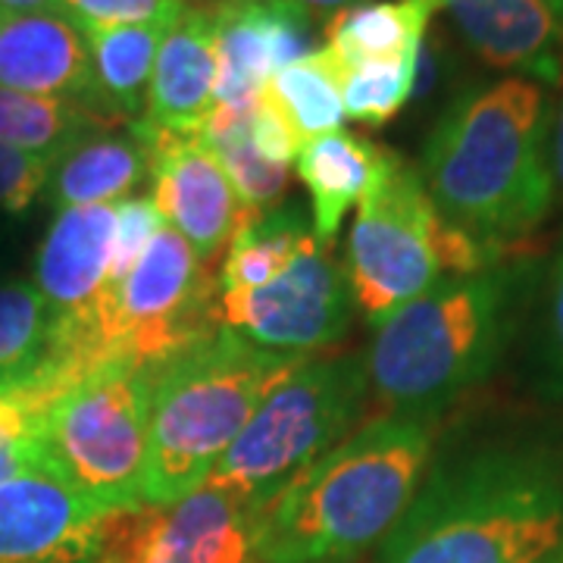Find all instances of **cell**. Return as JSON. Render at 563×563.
Returning a JSON list of instances; mask_svg holds the SVG:
<instances>
[{"mask_svg": "<svg viewBox=\"0 0 563 563\" xmlns=\"http://www.w3.org/2000/svg\"><path fill=\"white\" fill-rule=\"evenodd\" d=\"M417 76V57L373 60L347 69L344 76V117L379 129L391 122L410 103Z\"/></svg>", "mask_w": 563, "mask_h": 563, "instance_id": "28", "label": "cell"}, {"mask_svg": "<svg viewBox=\"0 0 563 563\" xmlns=\"http://www.w3.org/2000/svg\"><path fill=\"white\" fill-rule=\"evenodd\" d=\"M470 54L514 76L558 85L563 32L542 0H442Z\"/></svg>", "mask_w": 563, "mask_h": 563, "instance_id": "14", "label": "cell"}, {"mask_svg": "<svg viewBox=\"0 0 563 563\" xmlns=\"http://www.w3.org/2000/svg\"><path fill=\"white\" fill-rule=\"evenodd\" d=\"M439 0H366L325 22V44L344 69L373 60L417 57Z\"/></svg>", "mask_w": 563, "mask_h": 563, "instance_id": "22", "label": "cell"}, {"mask_svg": "<svg viewBox=\"0 0 563 563\" xmlns=\"http://www.w3.org/2000/svg\"><path fill=\"white\" fill-rule=\"evenodd\" d=\"M442 225L420 173L391 151L376 185L357 203L344 261L354 303L373 325L444 279Z\"/></svg>", "mask_w": 563, "mask_h": 563, "instance_id": "8", "label": "cell"}, {"mask_svg": "<svg viewBox=\"0 0 563 563\" xmlns=\"http://www.w3.org/2000/svg\"><path fill=\"white\" fill-rule=\"evenodd\" d=\"M95 563H263L254 510L203 485L173 504L110 514Z\"/></svg>", "mask_w": 563, "mask_h": 563, "instance_id": "11", "label": "cell"}, {"mask_svg": "<svg viewBox=\"0 0 563 563\" xmlns=\"http://www.w3.org/2000/svg\"><path fill=\"white\" fill-rule=\"evenodd\" d=\"M147 141L132 122H125V129H101L54 161L44 198L54 213L69 207L125 201L141 181H147Z\"/></svg>", "mask_w": 563, "mask_h": 563, "instance_id": "17", "label": "cell"}, {"mask_svg": "<svg viewBox=\"0 0 563 563\" xmlns=\"http://www.w3.org/2000/svg\"><path fill=\"white\" fill-rule=\"evenodd\" d=\"M213 88L217 35L210 10L185 7V13L169 25L157 51L147 103L139 122L157 132L198 135L213 110Z\"/></svg>", "mask_w": 563, "mask_h": 563, "instance_id": "16", "label": "cell"}, {"mask_svg": "<svg viewBox=\"0 0 563 563\" xmlns=\"http://www.w3.org/2000/svg\"><path fill=\"white\" fill-rule=\"evenodd\" d=\"M163 225H166V220H163V213L157 210L151 195H132V198L117 203V225H113V247H110V282L107 285H117L135 269V263L141 261V254L147 251V244L154 242V235Z\"/></svg>", "mask_w": 563, "mask_h": 563, "instance_id": "30", "label": "cell"}, {"mask_svg": "<svg viewBox=\"0 0 563 563\" xmlns=\"http://www.w3.org/2000/svg\"><path fill=\"white\" fill-rule=\"evenodd\" d=\"M69 385L54 379L0 391V485L32 473H54L47 457L44 426L54 401Z\"/></svg>", "mask_w": 563, "mask_h": 563, "instance_id": "27", "label": "cell"}, {"mask_svg": "<svg viewBox=\"0 0 563 563\" xmlns=\"http://www.w3.org/2000/svg\"><path fill=\"white\" fill-rule=\"evenodd\" d=\"M366 395L369 379L361 354L301 361L263 398L207 485L257 510L303 466L351 435Z\"/></svg>", "mask_w": 563, "mask_h": 563, "instance_id": "6", "label": "cell"}, {"mask_svg": "<svg viewBox=\"0 0 563 563\" xmlns=\"http://www.w3.org/2000/svg\"><path fill=\"white\" fill-rule=\"evenodd\" d=\"M439 3H442V0H439Z\"/></svg>", "mask_w": 563, "mask_h": 563, "instance_id": "39", "label": "cell"}, {"mask_svg": "<svg viewBox=\"0 0 563 563\" xmlns=\"http://www.w3.org/2000/svg\"><path fill=\"white\" fill-rule=\"evenodd\" d=\"M154 363L129 354L91 366L54 401L44 426L54 476L107 514L141 507Z\"/></svg>", "mask_w": 563, "mask_h": 563, "instance_id": "7", "label": "cell"}, {"mask_svg": "<svg viewBox=\"0 0 563 563\" xmlns=\"http://www.w3.org/2000/svg\"><path fill=\"white\" fill-rule=\"evenodd\" d=\"M217 35L213 107L251 110L279 73L273 54L269 0H220L210 7Z\"/></svg>", "mask_w": 563, "mask_h": 563, "instance_id": "19", "label": "cell"}, {"mask_svg": "<svg viewBox=\"0 0 563 563\" xmlns=\"http://www.w3.org/2000/svg\"><path fill=\"white\" fill-rule=\"evenodd\" d=\"M379 563H563V457L488 444L429 470Z\"/></svg>", "mask_w": 563, "mask_h": 563, "instance_id": "2", "label": "cell"}, {"mask_svg": "<svg viewBox=\"0 0 563 563\" xmlns=\"http://www.w3.org/2000/svg\"><path fill=\"white\" fill-rule=\"evenodd\" d=\"M54 161L0 144V213L22 217L47 188Z\"/></svg>", "mask_w": 563, "mask_h": 563, "instance_id": "33", "label": "cell"}, {"mask_svg": "<svg viewBox=\"0 0 563 563\" xmlns=\"http://www.w3.org/2000/svg\"><path fill=\"white\" fill-rule=\"evenodd\" d=\"M357 313L347 269L332 247L313 242L282 276L261 288L225 291L217 301V325L239 332L263 351L307 361L335 344Z\"/></svg>", "mask_w": 563, "mask_h": 563, "instance_id": "10", "label": "cell"}, {"mask_svg": "<svg viewBox=\"0 0 563 563\" xmlns=\"http://www.w3.org/2000/svg\"><path fill=\"white\" fill-rule=\"evenodd\" d=\"M298 3H301L310 16H320V20L329 22L332 16H339V13L357 7V3H366V0H298Z\"/></svg>", "mask_w": 563, "mask_h": 563, "instance_id": "37", "label": "cell"}, {"mask_svg": "<svg viewBox=\"0 0 563 563\" xmlns=\"http://www.w3.org/2000/svg\"><path fill=\"white\" fill-rule=\"evenodd\" d=\"M47 10H57V0H0V20L47 13Z\"/></svg>", "mask_w": 563, "mask_h": 563, "instance_id": "36", "label": "cell"}, {"mask_svg": "<svg viewBox=\"0 0 563 563\" xmlns=\"http://www.w3.org/2000/svg\"><path fill=\"white\" fill-rule=\"evenodd\" d=\"M548 163H551V179L554 195H563V91L558 103H551V132H548Z\"/></svg>", "mask_w": 563, "mask_h": 563, "instance_id": "35", "label": "cell"}, {"mask_svg": "<svg viewBox=\"0 0 563 563\" xmlns=\"http://www.w3.org/2000/svg\"><path fill=\"white\" fill-rule=\"evenodd\" d=\"M0 88L98 110L85 32L60 10L0 20Z\"/></svg>", "mask_w": 563, "mask_h": 563, "instance_id": "15", "label": "cell"}, {"mask_svg": "<svg viewBox=\"0 0 563 563\" xmlns=\"http://www.w3.org/2000/svg\"><path fill=\"white\" fill-rule=\"evenodd\" d=\"M317 239L313 220L295 203H279L266 213H244L222 254L220 291L261 288L282 276Z\"/></svg>", "mask_w": 563, "mask_h": 563, "instance_id": "21", "label": "cell"}, {"mask_svg": "<svg viewBox=\"0 0 563 563\" xmlns=\"http://www.w3.org/2000/svg\"><path fill=\"white\" fill-rule=\"evenodd\" d=\"M213 273L176 229L163 225L135 269L107 285L95 313L103 357L163 363L217 332Z\"/></svg>", "mask_w": 563, "mask_h": 563, "instance_id": "9", "label": "cell"}, {"mask_svg": "<svg viewBox=\"0 0 563 563\" xmlns=\"http://www.w3.org/2000/svg\"><path fill=\"white\" fill-rule=\"evenodd\" d=\"M110 514L54 473L0 485V563H95Z\"/></svg>", "mask_w": 563, "mask_h": 563, "instance_id": "13", "label": "cell"}, {"mask_svg": "<svg viewBox=\"0 0 563 563\" xmlns=\"http://www.w3.org/2000/svg\"><path fill=\"white\" fill-rule=\"evenodd\" d=\"M54 351V313L32 282H0V391L38 379Z\"/></svg>", "mask_w": 563, "mask_h": 563, "instance_id": "26", "label": "cell"}, {"mask_svg": "<svg viewBox=\"0 0 563 563\" xmlns=\"http://www.w3.org/2000/svg\"><path fill=\"white\" fill-rule=\"evenodd\" d=\"M542 3L551 10V16H554V22L561 25L563 32V0H542Z\"/></svg>", "mask_w": 563, "mask_h": 563, "instance_id": "38", "label": "cell"}, {"mask_svg": "<svg viewBox=\"0 0 563 563\" xmlns=\"http://www.w3.org/2000/svg\"><path fill=\"white\" fill-rule=\"evenodd\" d=\"M344 76H347L344 63L325 44L317 47L310 57L279 69L269 81L273 98L279 101L303 144L329 132H339L347 120L342 98Z\"/></svg>", "mask_w": 563, "mask_h": 563, "instance_id": "25", "label": "cell"}, {"mask_svg": "<svg viewBox=\"0 0 563 563\" xmlns=\"http://www.w3.org/2000/svg\"><path fill=\"white\" fill-rule=\"evenodd\" d=\"M132 125L147 141V181L157 210L166 225L176 229L210 266L225 254L239 222L247 213L225 169L198 135L157 132L139 120Z\"/></svg>", "mask_w": 563, "mask_h": 563, "instance_id": "12", "label": "cell"}, {"mask_svg": "<svg viewBox=\"0 0 563 563\" xmlns=\"http://www.w3.org/2000/svg\"><path fill=\"white\" fill-rule=\"evenodd\" d=\"M523 285V266L504 263L444 276L379 322L363 363L383 413L439 420L448 404L488 379L510 339Z\"/></svg>", "mask_w": 563, "mask_h": 563, "instance_id": "4", "label": "cell"}, {"mask_svg": "<svg viewBox=\"0 0 563 563\" xmlns=\"http://www.w3.org/2000/svg\"><path fill=\"white\" fill-rule=\"evenodd\" d=\"M461 79V60L457 51L451 47V41L444 32H435L432 25L422 35L420 51H417V76H413V91L410 103L417 110H429L435 103L444 107L451 103L448 91L454 88V81ZM442 107V110H444Z\"/></svg>", "mask_w": 563, "mask_h": 563, "instance_id": "32", "label": "cell"}, {"mask_svg": "<svg viewBox=\"0 0 563 563\" xmlns=\"http://www.w3.org/2000/svg\"><path fill=\"white\" fill-rule=\"evenodd\" d=\"M169 25L173 22L85 29L91 69H95V107L103 120L117 125L141 120L157 51Z\"/></svg>", "mask_w": 563, "mask_h": 563, "instance_id": "20", "label": "cell"}, {"mask_svg": "<svg viewBox=\"0 0 563 563\" xmlns=\"http://www.w3.org/2000/svg\"><path fill=\"white\" fill-rule=\"evenodd\" d=\"M57 10L85 32L110 25L176 22L185 13V0H57Z\"/></svg>", "mask_w": 563, "mask_h": 563, "instance_id": "31", "label": "cell"}, {"mask_svg": "<svg viewBox=\"0 0 563 563\" xmlns=\"http://www.w3.org/2000/svg\"><path fill=\"white\" fill-rule=\"evenodd\" d=\"M551 101L542 81L504 76L454 95L417 166L439 217L498 257L554 203L548 163Z\"/></svg>", "mask_w": 563, "mask_h": 563, "instance_id": "1", "label": "cell"}, {"mask_svg": "<svg viewBox=\"0 0 563 563\" xmlns=\"http://www.w3.org/2000/svg\"><path fill=\"white\" fill-rule=\"evenodd\" d=\"M247 117H251V110L213 107L198 139L220 161L239 201L244 203V210L266 213V210L279 207L288 191V166L269 163L257 154L251 132H247Z\"/></svg>", "mask_w": 563, "mask_h": 563, "instance_id": "24", "label": "cell"}, {"mask_svg": "<svg viewBox=\"0 0 563 563\" xmlns=\"http://www.w3.org/2000/svg\"><path fill=\"white\" fill-rule=\"evenodd\" d=\"M298 363L225 325L157 363L141 501L173 504L203 488L263 398Z\"/></svg>", "mask_w": 563, "mask_h": 563, "instance_id": "5", "label": "cell"}, {"mask_svg": "<svg viewBox=\"0 0 563 563\" xmlns=\"http://www.w3.org/2000/svg\"><path fill=\"white\" fill-rule=\"evenodd\" d=\"M435 422L379 413L254 510L263 563H344L401 523L432 463Z\"/></svg>", "mask_w": 563, "mask_h": 563, "instance_id": "3", "label": "cell"}, {"mask_svg": "<svg viewBox=\"0 0 563 563\" xmlns=\"http://www.w3.org/2000/svg\"><path fill=\"white\" fill-rule=\"evenodd\" d=\"M247 132H251V141H254L257 154L266 157L269 163H279V166H288L291 161H298V151L303 147L301 135L295 132V125L288 122L285 110L273 98L269 88L251 107Z\"/></svg>", "mask_w": 563, "mask_h": 563, "instance_id": "34", "label": "cell"}, {"mask_svg": "<svg viewBox=\"0 0 563 563\" xmlns=\"http://www.w3.org/2000/svg\"><path fill=\"white\" fill-rule=\"evenodd\" d=\"M536 385L544 398L561 401L563 398V242L548 266L539 307V325H536Z\"/></svg>", "mask_w": 563, "mask_h": 563, "instance_id": "29", "label": "cell"}, {"mask_svg": "<svg viewBox=\"0 0 563 563\" xmlns=\"http://www.w3.org/2000/svg\"><path fill=\"white\" fill-rule=\"evenodd\" d=\"M388 157V147H379L344 129L307 141L298 151V179L310 195V220L320 244H335L347 210L366 198Z\"/></svg>", "mask_w": 563, "mask_h": 563, "instance_id": "18", "label": "cell"}, {"mask_svg": "<svg viewBox=\"0 0 563 563\" xmlns=\"http://www.w3.org/2000/svg\"><path fill=\"white\" fill-rule=\"evenodd\" d=\"M101 129H117V122L103 120L88 103L0 88V144L7 147L57 161L63 151Z\"/></svg>", "mask_w": 563, "mask_h": 563, "instance_id": "23", "label": "cell"}]
</instances>
